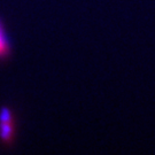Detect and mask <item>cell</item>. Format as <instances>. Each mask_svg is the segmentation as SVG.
Instances as JSON below:
<instances>
[{"label": "cell", "instance_id": "cell-1", "mask_svg": "<svg viewBox=\"0 0 155 155\" xmlns=\"http://www.w3.org/2000/svg\"><path fill=\"white\" fill-rule=\"evenodd\" d=\"M14 136L13 115L8 108H1L0 110V138L5 143H9Z\"/></svg>", "mask_w": 155, "mask_h": 155}, {"label": "cell", "instance_id": "cell-2", "mask_svg": "<svg viewBox=\"0 0 155 155\" xmlns=\"http://www.w3.org/2000/svg\"><path fill=\"white\" fill-rule=\"evenodd\" d=\"M7 52H8V44H7L4 31L0 27V56L7 54Z\"/></svg>", "mask_w": 155, "mask_h": 155}]
</instances>
